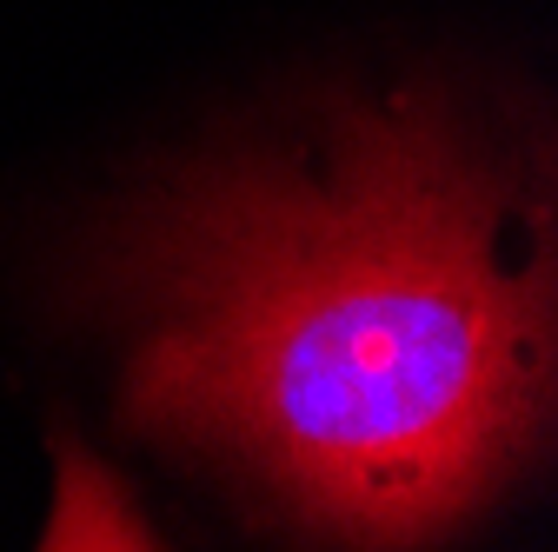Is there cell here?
I'll return each mask as SVG.
<instances>
[{
    "label": "cell",
    "instance_id": "6da1fadb",
    "mask_svg": "<svg viewBox=\"0 0 558 552\" xmlns=\"http://www.w3.org/2000/svg\"><path fill=\"white\" fill-rule=\"evenodd\" d=\"M519 193V160L426 100L345 113L319 173L173 180L100 273L147 313L126 420L313 539L452 532L545 427L551 273L506 260Z\"/></svg>",
    "mask_w": 558,
    "mask_h": 552
}]
</instances>
